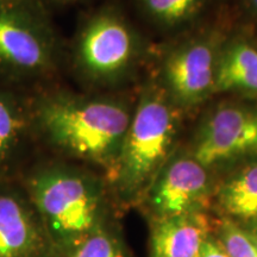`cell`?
I'll use <instances>...</instances> for the list:
<instances>
[{
  "label": "cell",
  "mask_w": 257,
  "mask_h": 257,
  "mask_svg": "<svg viewBox=\"0 0 257 257\" xmlns=\"http://www.w3.org/2000/svg\"><path fill=\"white\" fill-rule=\"evenodd\" d=\"M30 105L37 144L57 159L110 172L133 117L128 102L104 93L48 86L30 93Z\"/></svg>",
  "instance_id": "cell-1"
},
{
  "label": "cell",
  "mask_w": 257,
  "mask_h": 257,
  "mask_svg": "<svg viewBox=\"0 0 257 257\" xmlns=\"http://www.w3.org/2000/svg\"><path fill=\"white\" fill-rule=\"evenodd\" d=\"M214 93L257 96V46L244 38L223 43L218 56Z\"/></svg>",
  "instance_id": "cell-12"
},
{
  "label": "cell",
  "mask_w": 257,
  "mask_h": 257,
  "mask_svg": "<svg viewBox=\"0 0 257 257\" xmlns=\"http://www.w3.org/2000/svg\"><path fill=\"white\" fill-rule=\"evenodd\" d=\"M47 6L48 5H56V6H66L72 4H78V3L87 2V0H42Z\"/></svg>",
  "instance_id": "cell-19"
},
{
  "label": "cell",
  "mask_w": 257,
  "mask_h": 257,
  "mask_svg": "<svg viewBox=\"0 0 257 257\" xmlns=\"http://www.w3.org/2000/svg\"><path fill=\"white\" fill-rule=\"evenodd\" d=\"M149 21L163 29H175L194 21L207 0H137Z\"/></svg>",
  "instance_id": "cell-15"
},
{
  "label": "cell",
  "mask_w": 257,
  "mask_h": 257,
  "mask_svg": "<svg viewBox=\"0 0 257 257\" xmlns=\"http://www.w3.org/2000/svg\"><path fill=\"white\" fill-rule=\"evenodd\" d=\"M179 111L160 85L148 86L141 93L119 156L105 176L110 192L120 200H141L174 153Z\"/></svg>",
  "instance_id": "cell-3"
},
{
  "label": "cell",
  "mask_w": 257,
  "mask_h": 257,
  "mask_svg": "<svg viewBox=\"0 0 257 257\" xmlns=\"http://www.w3.org/2000/svg\"><path fill=\"white\" fill-rule=\"evenodd\" d=\"M0 257H54L40 216L18 179L0 181Z\"/></svg>",
  "instance_id": "cell-9"
},
{
  "label": "cell",
  "mask_w": 257,
  "mask_h": 257,
  "mask_svg": "<svg viewBox=\"0 0 257 257\" xmlns=\"http://www.w3.org/2000/svg\"><path fill=\"white\" fill-rule=\"evenodd\" d=\"M242 226L244 227V230L246 231V233L249 234V237L251 238L253 244H255L257 248V220L251 221V223L248 224H244Z\"/></svg>",
  "instance_id": "cell-18"
},
{
  "label": "cell",
  "mask_w": 257,
  "mask_h": 257,
  "mask_svg": "<svg viewBox=\"0 0 257 257\" xmlns=\"http://www.w3.org/2000/svg\"><path fill=\"white\" fill-rule=\"evenodd\" d=\"M199 257H230L227 252L223 249V246L218 243V240L214 238L213 233L202 244Z\"/></svg>",
  "instance_id": "cell-17"
},
{
  "label": "cell",
  "mask_w": 257,
  "mask_h": 257,
  "mask_svg": "<svg viewBox=\"0 0 257 257\" xmlns=\"http://www.w3.org/2000/svg\"><path fill=\"white\" fill-rule=\"evenodd\" d=\"M63 49L42 0H0V85L32 93L48 87Z\"/></svg>",
  "instance_id": "cell-4"
},
{
  "label": "cell",
  "mask_w": 257,
  "mask_h": 257,
  "mask_svg": "<svg viewBox=\"0 0 257 257\" xmlns=\"http://www.w3.org/2000/svg\"><path fill=\"white\" fill-rule=\"evenodd\" d=\"M221 46L223 42L211 32L185 40L167 53L161 87L179 110L195 107L214 93Z\"/></svg>",
  "instance_id": "cell-7"
},
{
  "label": "cell",
  "mask_w": 257,
  "mask_h": 257,
  "mask_svg": "<svg viewBox=\"0 0 257 257\" xmlns=\"http://www.w3.org/2000/svg\"><path fill=\"white\" fill-rule=\"evenodd\" d=\"M213 236L230 257H257V248L242 225L229 218L214 220Z\"/></svg>",
  "instance_id": "cell-16"
},
{
  "label": "cell",
  "mask_w": 257,
  "mask_h": 257,
  "mask_svg": "<svg viewBox=\"0 0 257 257\" xmlns=\"http://www.w3.org/2000/svg\"><path fill=\"white\" fill-rule=\"evenodd\" d=\"M142 43L119 10L105 6L88 15L73 38L69 62L74 74L92 89L117 86L134 72Z\"/></svg>",
  "instance_id": "cell-5"
},
{
  "label": "cell",
  "mask_w": 257,
  "mask_h": 257,
  "mask_svg": "<svg viewBox=\"0 0 257 257\" xmlns=\"http://www.w3.org/2000/svg\"><path fill=\"white\" fill-rule=\"evenodd\" d=\"M40 216L54 253L112 219L105 178L87 166L62 159L32 163L18 178Z\"/></svg>",
  "instance_id": "cell-2"
},
{
  "label": "cell",
  "mask_w": 257,
  "mask_h": 257,
  "mask_svg": "<svg viewBox=\"0 0 257 257\" xmlns=\"http://www.w3.org/2000/svg\"><path fill=\"white\" fill-rule=\"evenodd\" d=\"M214 220L207 212H198L152 221L149 257H199Z\"/></svg>",
  "instance_id": "cell-11"
},
{
  "label": "cell",
  "mask_w": 257,
  "mask_h": 257,
  "mask_svg": "<svg viewBox=\"0 0 257 257\" xmlns=\"http://www.w3.org/2000/svg\"><path fill=\"white\" fill-rule=\"evenodd\" d=\"M34 144L30 93L0 85V181L21 176Z\"/></svg>",
  "instance_id": "cell-10"
},
{
  "label": "cell",
  "mask_w": 257,
  "mask_h": 257,
  "mask_svg": "<svg viewBox=\"0 0 257 257\" xmlns=\"http://www.w3.org/2000/svg\"><path fill=\"white\" fill-rule=\"evenodd\" d=\"M211 169L191 153H173L141 200L150 220L207 212L216 187Z\"/></svg>",
  "instance_id": "cell-6"
},
{
  "label": "cell",
  "mask_w": 257,
  "mask_h": 257,
  "mask_svg": "<svg viewBox=\"0 0 257 257\" xmlns=\"http://www.w3.org/2000/svg\"><path fill=\"white\" fill-rule=\"evenodd\" d=\"M249 9L257 14V0H246Z\"/></svg>",
  "instance_id": "cell-20"
},
{
  "label": "cell",
  "mask_w": 257,
  "mask_h": 257,
  "mask_svg": "<svg viewBox=\"0 0 257 257\" xmlns=\"http://www.w3.org/2000/svg\"><path fill=\"white\" fill-rule=\"evenodd\" d=\"M54 257H131L126 243L113 220L93 231Z\"/></svg>",
  "instance_id": "cell-14"
},
{
  "label": "cell",
  "mask_w": 257,
  "mask_h": 257,
  "mask_svg": "<svg viewBox=\"0 0 257 257\" xmlns=\"http://www.w3.org/2000/svg\"><path fill=\"white\" fill-rule=\"evenodd\" d=\"M221 216L240 225L257 220V157L227 176L214 191Z\"/></svg>",
  "instance_id": "cell-13"
},
{
  "label": "cell",
  "mask_w": 257,
  "mask_h": 257,
  "mask_svg": "<svg viewBox=\"0 0 257 257\" xmlns=\"http://www.w3.org/2000/svg\"><path fill=\"white\" fill-rule=\"evenodd\" d=\"M208 169L257 157V108L223 104L199 125L189 152Z\"/></svg>",
  "instance_id": "cell-8"
}]
</instances>
